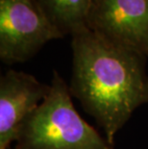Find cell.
Masks as SVG:
<instances>
[{
	"mask_svg": "<svg viewBox=\"0 0 148 149\" xmlns=\"http://www.w3.org/2000/svg\"><path fill=\"white\" fill-rule=\"evenodd\" d=\"M71 38L69 91L114 144L135 111L148 103L147 58L107 42L89 28Z\"/></svg>",
	"mask_w": 148,
	"mask_h": 149,
	"instance_id": "6da1fadb",
	"label": "cell"
},
{
	"mask_svg": "<svg viewBox=\"0 0 148 149\" xmlns=\"http://www.w3.org/2000/svg\"><path fill=\"white\" fill-rule=\"evenodd\" d=\"M62 38L38 0H0V60L5 65L26 62Z\"/></svg>",
	"mask_w": 148,
	"mask_h": 149,
	"instance_id": "3957f363",
	"label": "cell"
},
{
	"mask_svg": "<svg viewBox=\"0 0 148 149\" xmlns=\"http://www.w3.org/2000/svg\"><path fill=\"white\" fill-rule=\"evenodd\" d=\"M87 27L107 42L148 58V0H91Z\"/></svg>",
	"mask_w": 148,
	"mask_h": 149,
	"instance_id": "277c9868",
	"label": "cell"
},
{
	"mask_svg": "<svg viewBox=\"0 0 148 149\" xmlns=\"http://www.w3.org/2000/svg\"><path fill=\"white\" fill-rule=\"evenodd\" d=\"M53 25L63 36L74 35L87 27L91 0H38Z\"/></svg>",
	"mask_w": 148,
	"mask_h": 149,
	"instance_id": "8992f818",
	"label": "cell"
},
{
	"mask_svg": "<svg viewBox=\"0 0 148 149\" xmlns=\"http://www.w3.org/2000/svg\"><path fill=\"white\" fill-rule=\"evenodd\" d=\"M71 98L69 86L55 70L48 94L21 124L14 149H115L82 118Z\"/></svg>",
	"mask_w": 148,
	"mask_h": 149,
	"instance_id": "7a4b0ae2",
	"label": "cell"
},
{
	"mask_svg": "<svg viewBox=\"0 0 148 149\" xmlns=\"http://www.w3.org/2000/svg\"><path fill=\"white\" fill-rule=\"evenodd\" d=\"M50 91L32 74L9 69L0 78V149H10L21 124Z\"/></svg>",
	"mask_w": 148,
	"mask_h": 149,
	"instance_id": "5b68a950",
	"label": "cell"
}]
</instances>
